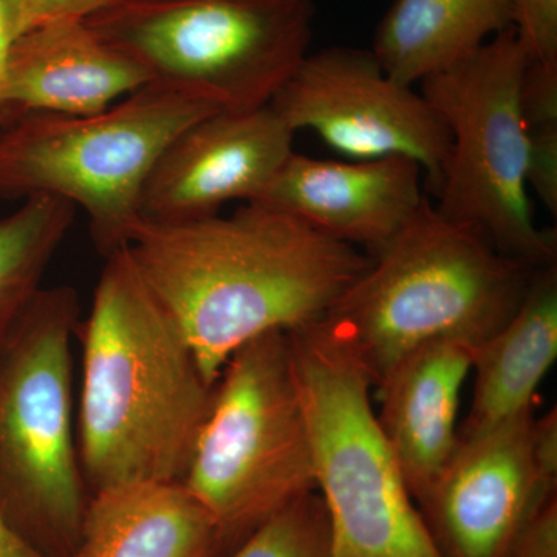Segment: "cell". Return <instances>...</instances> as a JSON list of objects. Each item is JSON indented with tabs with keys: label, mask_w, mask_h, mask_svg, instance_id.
<instances>
[{
	"label": "cell",
	"mask_w": 557,
	"mask_h": 557,
	"mask_svg": "<svg viewBox=\"0 0 557 557\" xmlns=\"http://www.w3.org/2000/svg\"><path fill=\"white\" fill-rule=\"evenodd\" d=\"M287 333L330 557H446L381 432L368 373L324 322Z\"/></svg>",
	"instance_id": "6"
},
{
	"label": "cell",
	"mask_w": 557,
	"mask_h": 557,
	"mask_svg": "<svg viewBox=\"0 0 557 557\" xmlns=\"http://www.w3.org/2000/svg\"><path fill=\"white\" fill-rule=\"evenodd\" d=\"M24 7L25 0H0V79L11 46L22 33Z\"/></svg>",
	"instance_id": "26"
},
{
	"label": "cell",
	"mask_w": 557,
	"mask_h": 557,
	"mask_svg": "<svg viewBox=\"0 0 557 557\" xmlns=\"http://www.w3.org/2000/svg\"><path fill=\"white\" fill-rule=\"evenodd\" d=\"M512 24V0H395L370 51L388 76L413 87L467 60Z\"/></svg>",
	"instance_id": "18"
},
{
	"label": "cell",
	"mask_w": 557,
	"mask_h": 557,
	"mask_svg": "<svg viewBox=\"0 0 557 557\" xmlns=\"http://www.w3.org/2000/svg\"><path fill=\"white\" fill-rule=\"evenodd\" d=\"M214 520L182 482L134 483L90 496L70 557H226Z\"/></svg>",
	"instance_id": "16"
},
{
	"label": "cell",
	"mask_w": 557,
	"mask_h": 557,
	"mask_svg": "<svg viewBox=\"0 0 557 557\" xmlns=\"http://www.w3.org/2000/svg\"><path fill=\"white\" fill-rule=\"evenodd\" d=\"M516 35L528 58L557 64V0H512Z\"/></svg>",
	"instance_id": "21"
},
{
	"label": "cell",
	"mask_w": 557,
	"mask_h": 557,
	"mask_svg": "<svg viewBox=\"0 0 557 557\" xmlns=\"http://www.w3.org/2000/svg\"><path fill=\"white\" fill-rule=\"evenodd\" d=\"M0 557H46L36 552L0 515Z\"/></svg>",
	"instance_id": "27"
},
{
	"label": "cell",
	"mask_w": 557,
	"mask_h": 557,
	"mask_svg": "<svg viewBox=\"0 0 557 557\" xmlns=\"http://www.w3.org/2000/svg\"><path fill=\"white\" fill-rule=\"evenodd\" d=\"M527 185L557 215V123L528 131Z\"/></svg>",
	"instance_id": "22"
},
{
	"label": "cell",
	"mask_w": 557,
	"mask_h": 557,
	"mask_svg": "<svg viewBox=\"0 0 557 557\" xmlns=\"http://www.w3.org/2000/svg\"><path fill=\"white\" fill-rule=\"evenodd\" d=\"M298 132L310 129L351 160L405 157L437 196L450 135L426 98L388 76L372 51L327 47L307 54L270 102Z\"/></svg>",
	"instance_id": "10"
},
{
	"label": "cell",
	"mask_w": 557,
	"mask_h": 557,
	"mask_svg": "<svg viewBox=\"0 0 557 557\" xmlns=\"http://www.w3.org/2000/svg\"><path fill=\"white\" fill-rule=\"evenodd\" d=\"M515 28L467 60L421 81V95L445 123L450 153L435 208L475 228L509 258L555 265V233L534 222L528 197V126L520 86L528 67Z\"/></svg>",
	"instance_id": "9"
},
{
	"label": "cell",
	"mask_w": 557,
	"mask_h": 557,
	"mask_svg": "<svg viewBox=\"0 0 557 557\" xmlns=\"http://www.w3.org/2000/svg\"><path fill=\"white\" fill-rule=\"evenodd\" d=\"M219 110L196 95L149 83L91 115L24 116L0 127V199L51 196L83 208L95 247L108 259L127 247L161 153Z\"/></svg>",
	"instance_id": "5"
},
{
	"label": "cell",
	"mask_w": 557,
	"mask_h": 557,
	"mask_svg": "<svg viewBox=\"0 0 557 557\" xmlns=\"http://www.w3.org/2000/svg\"><path fill=\"white\" fill-rule=\"evenodd\" d=\"M293 138L270 104L205 116L161 153L139 197V219L193 222L230 201L259 200L292 156Z\"/></svg>",
	"instance_id": "12"
},
{
	"label": "cell",
	"mask_w": 557,
	"mask_h": 557,
	"mask_svg": "<svg viewBox=\"0 0 557 557\" xmlns=\"http://www.w3.org/2000/svg\"><path fill=\"white\" fill-rule=\"evenodd\" d=\"M226 557H330L327 511L318 491L271 516Z\"/></svg>",
	"instance_id": "20"
},
{
	"label": "cell",
	"mask_w": 557,
	"mask_h": 557,
	"mask_svg": "<svg viewBox=\"0 0 557 557\" xmlns=\"http://www.w3.org/2000/svg\"><path fill=\"white\" fill-rule=\"evenodd\" d=\"M536 270L424 197L322 322L375 388L399 359L431 341L480 346L518 310Z\"/></svg>",
	"instance_id": "3"
},
{
	"label": "cell",
	"mask_w": 557,
	"mask_h": 557,
	"mask_svg": "<svg viewBox=\"0 0 557 557\" xmlns=\"http://www.w3.org/2000/svg\"><path fill=\"white\" fill-rule=\"evenodd\" d=\"M557 358V267L536 270L522 302L475 347L474 388L460 437L478 434L533 406Z\"/></svg>",
	"instance_id": "17"
},
{
	"label": "cell",
	"mask_w": 557,
	"mask_h": 557,
	"mask_svg": "<svg viewBox=\"0 0 557 557\" xmlns=\"http://www.w3.org/2000/svg\"><path fill=\"white\" fill-rule=\"evenodd\" d=\"M76 336L83 348L76 440L90 496L183 482L215 386L126 248L106 259Z\"/></svg>",
	"instance_id": "2"
},
{
	"label": "cell",
	"mask_w": 557,
	"mask_h": 557,
	"mask_svg": "<svg viewBox=\"0 0 557 557\" xmlns=\"http://www.w3.org/2000/svg\"><path fill=\"white\" fill-rule=\"evenodd\" d=\"M557 498V412L533 406L460 437L442 474L418 500L446 557H507L539 509Z\"/></svg>",
	"instance_id": "11"
},
{
	"label": "cell",
	"mask_w": 557,
	"mask_h": 557,
	"mask_svg": "<svg viewBox=\"0 0 557 557\" xmlns=\"http://www.w3.org/2000/svg\"><path fill=\"white\" fill-rule=\"evenodd\" d=\"M313 0H113L87 17L150 83L220 110L265 108L309 54Z\"/></svg>",
	"instance_id": "8"
},
{
	"label": "cell",
	"mask_w": 557,
	"mask_h": 557,
	"mask_svg": "<svg viewBox=\"0 0 557 557\" xmlns=\"http://www.w3.org/2000/svg\"><path fill=\"white\" fill-rule=\"evenodd\" d=\"M520 106L528 131L557 123V64L528 62L520 86Z\"/></svg>",
	"instance_id": "23"
},
{
	"label": "cell",
	"mask_w": 557,
	"mask_h": 557,
	"mask_svg": "<svg viewBox=\"0 0 557 557\" xmlns=\"http://www.w3.org/2000/svg\"><path fill=\"white\" fill-rule=\"evenodd\" d=\"M126 249L214 386L249 341L322 321L372 262L262 201L228 218L138 219Z\"/></svg>",
	"instance_id": "1"
},
{
	"label": "cell",
	"mask_w": 557,
	"mask_h": 557,
	"mask_svg": "<svg viewBox=\"0 0 557 557\" xmlns=\"http://www.w3.org/2000/svg\"><path fill=\"white\" fill-rule=\"evenodd\" d=\"M474 351L468 341H431L399 359L375 387L376 420L417 504L460 443L458 405Z\"/></svg>",
	"instance_id": "15"
},
{
	"label": "cell",
	"mask_w": 557,
	"mask_h": 557,
	"mask_svg": "<svg viewBox=\"0 0 557 557\" xmlns=\"http://www.w3.org/2000/svg\"><path fill=\"white\" fill-rule=\"evenodd\" d=\"M75 205L38 196L0 219V344L39 292L47 267L65 239Z\"/></svg>",
	"instance_id": "19"
},
{
	"label": "cell",
	"mask_w": 557,
	"mask_h": 557,
	"mask_svg": "<svg viewBox=\"0 0 557 557\" xmlns=\"http://www.w3.org/2000/svg\"><path fill=\"white\" fill-rule=\"evenodd\" d=\"M86 20L46 22L17 36L0 79V127L36 113L91 115L149 84Z\"/></svg>",
	"instance_id": "14"
},
{
	"label": "cell",
	"mask_w": 557,
	"mask_h": 557,
	"mask_svg": "<svg viewBox=\"0 0 557 557\" xmlns=\"http://www.w3.org/2000/svg\"><path fill=\"white\" fill-rule=\"evenodd\" d=\"M507 557H557V498L528 520Z\"/></svg>",
	"instance_id": "24"
},
{
	"label": "cell",
	"mask_w": 557,
	"mask_h": 557,
	"mask_svg": "<svg viewBox=\"0 0 557 557\" xmlns=\"http://www.w3.org/2000/svg\"><path fill=\"white\" fill-rule=\"evenodd\" d=\"M79 296L40 288L0 344V515L46 557H70L89 507L76 440Z\"/></svg>",
	"instance_id": "4"
},
{
	"label": "cell",
	"mask_w": 557,
	"mask_h": 557,
	"mask_svg": "<svg viewBox=\"0 0 557 557\" xmlns=\"http://www.w3.org/2000/svg\"><path fill=\"white\" fill-rule=\"evenodd\" d=\"M112 2L113 0H25L22 33L46 22L87 20Z\"/></svg>",
	"instance_id": "25"
},
{
	"label": "cell",
	"mask_w": 557,
	"mask_h": 557,
	"mask_svg": "<svg viewBox=\"0 0 557 557\" xmlns=\"http://www.w3.org/2000/svg\"><path fill=\"white\" fill-rule=\"evenodd\" d=\"M182 483L214 520L228 555L271 516L317 493L287 332L265 333L228 359Z\"/></svg>",
	"instance_id": "7"
},
{
	"label": "cell",
	"mask_w": 557,
	"mask_h": 557,
	"mask_svg": "<svg viewBox=\"0 0 557 557\" xmlns=\"http://www.w3.org/2000/svg\"><path fill=\"white\" fill-rule=\"evenodd\" d=\"M423 171L405 157L335 161L293 150L259 200L311 228L379 251L420 209Z\"/></svg>",
	"instance_id": "13"
}]
</instances>
